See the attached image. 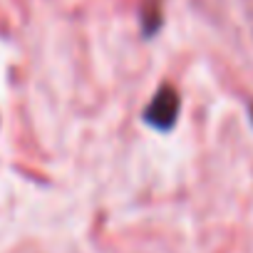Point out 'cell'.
I'll return each instance as SVG.
<instances>
[{
	"mask_svg": "<svg viewBox=\"0 0 253 253\" xmlns=\"http://www.w3.org/2000/svg\"><path fill=\"white\" fill-rule=\"evenodd\" d=\"M139 25H142V35L147 40L159 33V28H162V0H144L142 8H139Z\"/></svg>",
	"mask_w": 253,
	"mask_h": 253,
	"instance_id": "7a4b0ae2",
	"label": "cell"
},
{
	"mask_svg": "<svg viewBox=\"0 0 253 253\" xmlns=\"http://www.w3.org/2000/svg\"><path fill=\"white\" fill-rule=\"evenodd\" d=\"M179 112H181V97L171 84H162L154 97L149 99V104L142 112V122L157 132H169L179 122Z\"/></svg>",
	"mask_w": 253,
	"mask_h": 253,
	"instance_id": "6da1fadb",
	"label": "cell"
}]
</instances>
